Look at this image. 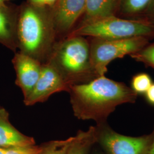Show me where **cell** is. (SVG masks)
Segmentation results:
<instances>
[{
  "label": "cell",
  "mask_w": 154,
  "mask_h": 154,
  "mask_svg": "<svg viewBox=\"0 0 154 154\" xmlns=\"http://www.w3.org/2000/svg\"><path fill=\"white\" fill-rule=\"evenodd\" d=\"M69 93L75 116L83 121L92 120L97 125L106 123L118 106L135 103L138 95L125 83L105 75L73 85Z\"/></svg>",
  "instance_id": "obj_1"
},
{
  "label": "cell",
  "mask_w": 154,
  "mask_h": 154,
  "mask_svg": "<svg viewBox=\"0 0 154 154\" xmlns=\"http://www.w3.org/2000/svg\"><path fill=\"white\" fill-rule=\"evenodd\" d=\"M56 31L51 9L29 3L17 9V49L44 63L48 60L55 44Z\"/></svg>",
  "instance_id": "obj_2"
},
{
  "label": "cell",
  "mask_w": 154,
  "mask_h": 154,
  "mask_svg": "<svg viewBox=\"0 0 154 154\" xmlns=\"http://www.w3.org/2000/svg\"><path fill=\"white\" fill-rule=\"evenodd\" d=\"M48 61L55 66L72 86L97 78L91 65L90 43L82 36L72 35L56 42Z\"/></svg>",
  "instance_id": "obj_3"
},
{
  "label": "cell",
  "mask_w": 154,
  "mask_h": 154,
  "mask_svg": "<svg viewBox=\"0 0 154 154\" xmlns=\"http://www.w3.org/2000/svg\"><path fill=\"white\" fill-rule=\"evenodd\" d=\"M72 35L90 36L95 38L121 39L154 37V26L141 19L107 17L81 25Z\"/></svg>",
  "instance_id": "obj_4"
},
{
  "label": "cell",
  "mask_w": 154,
  "mask_h": 154,
  "mask_svg": "<svg viewBox=\"0 0 154 154\" xmlns=\"http://www.w3.org/2000/svg\"><path fill=\"white\" fill-rule=\"evenodd\" d=\"M149 38L139 37L121 39L93 38L90 43L91 65L97 77L105 75L110 62L131 55L149 44Z\"/></svg>",
  "instance_id": "obj_5"
},
{
  "label": "cell",
  "mask_w": 154,
  "mask_h": 154,
  "mask_svg": "<svg viewBox=\"0 0 154 154\" xmlns=\"http://www.w3.org/2000/svg\"><path fill=\"white\" fill-rule=\"evenodd\" d=\"M98 140L105 154H149L152 134L130 137L116 132L106 123L97 125Z\"/></svg>",
  "instance_id": "obj_6"
},
{
  "label": "cell",
  "mask_w": 154,
  "mask_h": 154,
  "mask_svg": "<svg viewBox=\"0 0 154 154\" xmlns=\"http://www.w3.org/2000/svg\"><path fill=\"white\" fill-rule=\"evenodd\" d=\"M71 87L59 70L48 61L42 64L38 80L32 93L23 101L26 106L44 102L56 93L69 92Z\"/></svg>",
  "instance_id": "obj_7"
},
{
  "label": "cell",
  "mask_w": 154,
  "mask_h": 154,
  "mask_svg": "<svg viewBox=\"0 0 154 154\" xmlns=\"http://www.w3.org/2000/svg\"><path fill=\"white\" fill-rule=\"evenodd\" d=\"M11 61L16 74V85L21 89L24 99H26L38 80L42 63L20 51Z\"/></svg>",
  "instance_id": "obj_8"
},
{
  "label": "cell",
  "mask_w": 154,
  "mask_h": 154,
  "mask_svg": "<svg viewBox=\"0 0 154 154\" xmlns=\"http://www.w3.org/2000/svg\"><path fill=\"white\" fill-rule=\"evenodd\" d=\"M86 0H58L51 9L56 32L69 31L83 15Z\"/></svg>",
  "instance_id": "obj_9"
},
{
  "label": "cell",
  "mask_w": 154,
  "mask_h": 154,
  "mask_svg": "<svg viewBox=\"0 0 154 154\" xmlns=\"http://www.w3.org/2000/svg\"><path fill=\"white\" fill-rule=\"evenodd\" d=\"M35 143L33 137L23 134L12 125L9 112L0 106V148L10 149L32 146Z\"/></svg>",
  "instance_id": "obj_10"
},
{
  "label": "cell",
  "mask_w": 154,
  "mask_h": 154,
  "mask_svg": "<svg viewBox=\"0 0 154 154\" xmlns=\"http://www.w3.org/2000/svg\"><path fill=\"white\" fill-rule=\"evenodd\" d=\"M17 9L0 5V44L13 51L17 49Z\"/></svg>",
  "instance_id": "obj_11"
},
{
  "label": "cell",
  "mask_w": 154,
  "mask_h": 154,
  "mask_svg": "<svg viewBox=\"0 0 154 154\" xmlns=\"http://www.w3.org/2000/svg\"><path fill=\"white\" fill-rule=\"evenodd\" d=\"M118 0H86L85 11L82 25L116 16Z\"/></svg>",
  "instance_id": "obj_12"
},
{
  "label": "cell",
  "mask_w": 154,
  "mask_h": 154,
  "mask_svg": "<svg viewBox=\"0 0 154 154\" xmlns=\"http://www.w3.org/2000/svg\"><path fill=\"white\" fill-rule=\"evenodd\" d=\"M98 127L90 126L87 131L79 130L72 137L66 154H90L94 145L98 140Z\"/></svg>",
  "instance_id": "obj_13"
},
{
  "label": "cell",
  "mask_w": 154,
  "mask_h": 154,
  "mask_svg": "<svg viewBox=\"0 0 154 154\" xmlns=\"http://www.w3.org/2000/svg\"><path fill=\"white\" fill-rule=\"evenodd\" d=\"M153 0H118L116 12L121 16L140 19Z\"/></svg>",
  "instance_id": "obj_14"
},
{
  "label": "cell",
  "mask_w": 154,
  "mask_h": 154,
  "mask_svg": "<svg viewBox=\"0 0 154 154\" xmlns=\"http://www.w3.org/2000/svg\"><path fill=\"white\" fill-rule=\"evenodd\" d=\"M152 83L149 74L146 72H140L132 77L130 88L138 95L144 94Z\"/></svg>",
  "instance_id": "obj_15"
},
{
  "label": "cell",
  "mask_w": 154,
  "mask_h": 154,
  "mask_svg": "<svg viewBox=\"0 0 154 154\" xmlns=\"http://www.w3.org/2000/svg\"><path fill=\"white\" fill-rule=\"evenodd\" d=\"M130 56L135 61L154 68V44L147 45L142 49Z\"/></svg>",
  "instance_id": "obj_16"
},
{
  "label": "cell",
  "mask_w": 154,
  "mask_h": 154,
  "mask_svg": "<svg viewBox=\"0 0 154 154\" xmlns=\"http://www.w3.org/2000/svg\"><path fill=\"white\" fill-rule=\"evenodd\" d=\"M51 142L41 146H27L5 149V154H43L49 147Z\"/></svg>",
  "instance_id": "obj_17"
},
{
  "label": "cell",
  "mask_w": 154,
  "mask_h": 154,
  "mask_svg": "<svg viewBox=\"0 0 154 154\" xmlns=\"http://www.w3.org/2000/svg\"><path fill=\"white\" fill-rule=\"evenodd\" d=\"M72 139V137L64 140L51 142L49 147L43 154H66L68 146Z\"/></svg>",
  "instance_id": "obj_18"
},
{
  "label": "cell",
  "mask_w": 154,
  "mask_h": 154,
  "mask_svg": "<svg viewBox=\"0 0 154 154\" xmlns=\"http://www.w3.org/2000/svg\"><path fill=\"white\" fill-rule=\"evenodd\" d=\"M140 19L149 22L154 26V0L152 1L147 11Z\"/></svg>",
  "instance_id": "obj_19"
},
{
  "label": "cell",
  "mask_w": 154,
  "mask_h": 154,
  "mask_svg": "<svg viewBox=\"0 0 154 154\" xmlns=\"http://www.w3.org/2000/svg\"><path fill=\"white\" fill-rule=\"evenodd\" d=\"M144 95L147 102L154 106V83H152Z\"/></svg>",
  "instance_id": "obj_20"
},
{
  "label": "cell",
  "mask_w": 154,
  "mask_h": 154,
  "mask_svg": "<svg viewBox=\"0 0 154 154\" xmlns=\"http://www.w3.org/2000/svg\"><path fill=\"white\" fill-rule=\"evenodd\" d=\"M28 3L37 6H45V0H28Z\"/></svg>",
  "instance_id": "obj_21"
},
{
  "label": "cell",
  "mask_w": 154,
  "mask_h": 154,
  "mask_svg": "<svg viewBox=\"0 0 154 154\" xmlns=\"http://www.w3.org/2000/svg\"><path fill=\"white\" fill-rule=\"evenodd\" d=\"M57 1L58 0H45V6L49 7L50 8H51L55 5Z\"/></svg>",
  "instance_id": "obj_22"
},
{
  "label": "cell",
  "mask_w": 154,
  "mask_h": 154,
  "mask_svg": "<svg viewBox=\"0 0 154 154\" xmlns=\"http://www.w3.org/2000/svg\"><path fill=\"white\" fill-rule=\"evenodd\" d=\"M152 143H151V146L149 154H154V131L152 132Z\"/></svg>",
  "instance_id": "obj_23"
},
{
  "label": "cell",
  "mask_w": 154,
  "mask_h": 154,
  "mask_svg": "<svg viewBox=\"0 0 154 154\" xmlns=\"http://www.w3.org/2000/svg\"><path fill=\"white\" fill-rule=\"evenodd\" d=\"M91 154H105L103 152H102L98 150H94Z\"/></svg>",
  "instance_id": "obj_24"
},
{
  "label": "cell",
  "mask_w": 154,
  "mask_h": 154,
  "mask_svg": "<svg viewBox=\"0 0 154 154\" xmlns=\"http://www.w3.org/2000/svg\"><path fill=\"white\" fill-rule=\"evenodd\" d=\"M11 0H0V5L6 4L8 2H9Z\"/></svg>",
  "instance_id": "obj_25"
},
{
  "label": "cell",
  "mask_w": 154,
  "mask_h": 154,
  "mask_svg": "<svg viewBox=\"0 0 154 154\" xmlns=\"http://www.w3.org/2000/svg\"><path fill=\"white\" fill-rule=\"evenodd\" d=\"M5 149L0 148V154H5Z\"/></svg>",
  "instance_id": "obj_26"
}]
</instances>
